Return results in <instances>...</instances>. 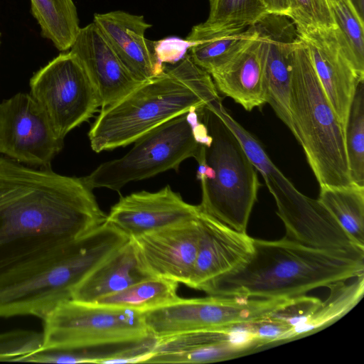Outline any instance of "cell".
Listing matches in <instances>:
<instances>
[{
    "instance_id": "34",
    "label": "cell",
    "mask_w": 364,
    "mask_h": 364,
    "mask_svg": "<svg viewBox=\"0 0 364 364\" xmlns=\"http://www.w3.org/2000/svg\"><path fill=\"white\" fill-rule=\"evenodd\" d=\"M191 43L176 37L154 41V49L159 60L163 64H175L187 54Z\"/></svg>"
},
{
    "instance_id": "36",
    "label": "cell",
    "mask_w": 364,
    "mask_h": 364,
    "mask_svg": "<svg viewBox=\"0 0 364 364\" xmlns=\"http://www.w3.org/2000/svg\"><path fill=\"white\" fill-rule=\"evenodd\" d=\"M358 13L363 18L364 0H351Z\"/></svg>"
},
{
    "instance_id": "10",
    "label": "cell",
    "mask_w": 364,
    "mask_h": 364,
    "mask_svg": "<svg viewBox=\"0 0 364 364\" xmlns=\"http://www.w3.org/2000/svg\"><path fill=\"white\" fill-rule=\"evenodd\" d=\"M289 299L209 295L182 299L142 312L145 326L156 338L252 322L268 317Z\"/></svg>"
},
{
    "instance_id": "12",
    "label": "cell",
    "mask_w": 364,
    "mask_h": 364,
    "mask_svg": "<svg viewBox=\"0 0 364 364\" xmlns=\"http://www.w3.org/2000/svg\"><path fill=\"white\" fill-rule=\"evenodd\" d=\"M64 139L28 93L19 92L0 103V154L30 166L50 168Z\"/></svg>"
},
{
    "instance_id": "33",
    "label": "cell",
    "mask_w": 364,
    "mask_h": 364,
    "mask_svg": "<svg viewBox=\"0 0 364 364\" xmlns=\"http://www.w3.org/2000/svg\"><path fill=\"white\" fill-rule=\"evenodd\" d=\"M321 302L318 298L306 295L291 298L268 317L284 322L292 329L305 323Z\"/></svg>"
},
{
    "instance_id": "35",
    "label": "cell",
    "mask_w": 364,
    "mask_h": 364,
    "mask_svg": "<svg viewBox=\"0 0 364 364\" xmlns=\"http://www.w3.org/2000/svg\"><path fill=\"white\" fill-rule=\"evenodd\" d=\"M269 14L290 16L289 0H262Z\"/></svg>"
},
{
    "instance_id": "19",
    "label": "cell",
    "mask_w": 364,
    "mask_h": 364,
    "mask_svg": "<svg viewBox=\"0 0 364 364\" xmlns=\"http://www.w3.org/2000/svg\"><path fill=\"white\" fill-rule=\"evenodd\" d=\"M93 23L137 81L146 82L164 71L166 65L156 56L154 41L145 36L152 25L142 15L120 10L96 13Z\"/></svg>"
},
{
    "instance_id": "22",
    "label": "cell",
    "mask_w": 364,
    "mask_h": 364,
    "mask_svg": "<svg viewBox=\"0 0 364 364\" xmlns=\"http://www.w3.org/2000/svg\"><path fill=\"white\" fill-rule=\"evenodd\" d=\"M152 277L132 239L94 269L73 290L71 299L93 304L139 281Z\"/></svg>"
},
{
    "instance_id": "21",
    "label": "cell",
    "mask_w": 364,
    "mask_h": 364,
    "mask_svg": "<svg viewBox=\"0 0 364 364\" xmlns=\"http://www.w3.org/2000/svg\"><path fill=\"white\" fill-rule=\"evenodd\" d=\"M253 36L224 67L210 75L218 92L250 112L266 103L264 64L259 39Z\"/></svg>"
},
{
    "instance_id": "31",
    "label": "cell",
    "mask_w": 364,
    "mask_h": 364,
    "mask_svg": "<svg viewBox=\"0 0 364 364\" xmlns=\"http://www.w3.org/2000/svg\"><path fill=\"white\" fill-rule=\"evenodd\" d=\"M43 333L16 330L0 333V361L19 362L26 355L42 350Z\"/></svg>"
},
{
    "instance_id": "37",
    "label": "cell",
    "mask_w": 364,
    "mask_h": 364,
    "mask_svg": "<svg viewBox=\"0 0 364 364\" xmlns=\"http://www.w3.org/2000/svg\"><path fill=\"white\" fill-rule=\"evenodd\" d=\"M0 45H1V33H0Z\"/></svg>"
},
{
    "instance_id": "25",
    "label": "cell",
    "mask_w": 364,
    "mask_h": 364,
    "mask_svg": "<svg viewBox=\"0 0 364 364\" xmlns=\"http://www.w3.org/2000/svg\"><path fill=\"white\" fill-rule=\"evenodd\" d=\"M41 34L61 52L70 49L80 29L73 0H30Z\"/></svg>"
},
{
    "instance_id": "26",
    "label": "cell",
    "mask_w": 364,
    "mask_h": 364,
    "mask_svg": "<svg viewBox=\"0 0 364 364\" xmlns=\"http://www.w3.org/2000/svg\"><path fill=\"white\" fill-rule=\"evenodd\" d=\"M318 200L348 235L364 248V186H321Z\"/></svg>"
},
{
    "instance_id": "2",
    "label": "cell",
    "mask_w": 364,
    "mask_h": 364,
    "mask_svg": "<svg viewBox=\"0 0 364 364\" xmlns=\"http://www.w3.org/2000/svg\"><path fill=\"white\" fill-rule=\"evenodd\" d=\"M364 274V257L312 248L283 237L253 238L252 252L232 271L203 286L208 295L291 299Z\"/></svg>"
},
{
    "instance_id": "9",
    "label": "cell",
    "mask_w": 364,
    "mask_h": 364,
    "mask_svg": "<svg viewBox=\"0 0 364 364\" xmlns=\"http://www.w3.org/2000/svg\"><path fill=\"white\" fill-rule=\"evenodd\" d=\"M30 95L62 139L88 121L101 107L98 93L77 57L62 52L36 72Z\"/></svg>"
},
{
    "instance_id": "16",
    "label": "cell",
    "mask_w": 364,
    "mask_h": 364,
    "mask_svg": "<svg viewBox=\"0 0 364 364\" xmlns=\"http://www.w3.org/2000/svg\"><path fill=\"white\" fill-rule=\"evenodd\" d=\"M200 238L197 218L131 238L146 270L188 287Z\"/></svg>"
},
{
    "instance_id": "30",
    "label": "cell",
    "mask_w": 364,
    "mask_h": 364,
    "mask_svg": "<svg viewBox=\"0 0 364 364\" xmlns=\"http://www.w3.org/2000/svg\"><path fill=\"white\" fill-rule=\"evenodd\" d=\"M326 1L358 65L364 70L363 18L358 13L351 0Z\"/></svg>"
},
{
    "instance_id": "32",
    "label": "cell",
    "mask_w": 364,
    "mask_h": 364,
    "mask_svg": "<svg viewBox=\"0 0 364 364\" xmlns=\"http://www.w3.org/2000/svg\"><path fill=\"white\" fill-rule=\"evenodd\" d=\"M289 18L297 28L337 26L326 0H289Z\"/></svg>"
},
{
    "instance_id": "6",
    "label": "cell",
    "mask_w": 364,
    "mask_h": 364,
    "mask_svg": "<svg viewBox=\"0 0 364 364\" xmlns=\"http://www.w3.org/2000/svg\"><path fill=\"white\" fill-rule=\"evenodd\" d=\"M211 141L200 144L196 161H204L200 182V210L241 232L249 218L261 183L257 171L240 142L210 105L196 110Z\"/></svg>"
},
{
    "instance_id": "27",
    "label": "cell",
    "mask_w": 364,
    "mask_h": 364,
    "mask_svg": "<svg viewBox=\"0 0 364 364\" xmlns=\"http://www.w3.org/2000/svg\"><path fill=\"white\" fill-rule=\"evenodd\" d=\"M178 283L160 277H150L126 289L99 299L93 304L124 307L144 312L177 299Z\"/></svg>"
},
{
    "instance_id": "7",
    "label": "cell",
    "mask_w": 364,
    "mask_h": 364,
    "mask_svg": "<svg viewBox=\"0 0 364 364\" xmlns=\"http://www.w3.org/2000/svg\"><path fill=\"white\" fill-rule=\"evenodd\" d=\"M198 124L196 110L182 114L141 136L122 157L101 164L82 178L92 190L119 191L128 183L177 171L184 160L198 154Z\"/></svg>"
},
{
    "instance_id": "15",
    "label": "cell",
    "mask_w": 364,
    "mask_h": 364,
    "mask_svg": "<svg viewBox=\"0 0 364 364\" xmlns=\"http://www.w3.org/2000/svg\"><path fill=\"white\" fill-rule=\"evenodd\" d=\"M252 26L262 48L266 103L295 136L290 96L291 55L299 40L296 25L287 16L268 13Z\"/></svg>"
},
{
    "instance_id": "28",
    "label": "cell",
    "mask_w": 364,
    "mask_h": 364,
    "mask_svg": "<svg viewBox=\"0 0 364 364\" xmlns=\"http://www.w3.org/2000/svg\"><path fill=\"white\" fill-rule=\"evenodd\" d=\"M345 142L351 181L364 186V80L359 82L350 105Z\"/></svg>"
},
{
    "instance_id": "5",
    "label": "cell",
    "mask_w": 364,
    "mask_h": 364,
    "mask_svg": "<svg viewBox=\"0 0 364 364\" xmlns=\"http://www.w3.org/2000/svg\"><path fill=\"white\" fill-rule=\"evenodd\" d=\"M290 112L294 137L320 187L351 183L345 126L328 100L299 38L291 55Z\"/></svg>"
},
{
    "instance_id": "3",
    "label": "cell",
    "mask_w": 364,
    "mask_h": 364,
    "mask_svg": "<svg viewBox=\"0 0 364 364\" xmlns=\"http://www.w3.org/2000/svg\"><path fill=\"white\" fill-rule=\"evenodd\" d=\"M221 98L209 73L187 53L176 65L101 109L88 136L92 149L125 146L161 124Z\"/></svg>"
},
{
    "instance_id": "23",
    "label": "cell",
    "mask_w": 364,
    "mask_h": 364,
    "mask_svg": "<svg viewBox=\"0 0 364 364\" xmlns=\"http://www.w3.org/2000/svg\"><path fill=\"white\" fill-rule=\"evenodd\" d=\"M253 33L252 26L247 28L215 27L201 23L193 26L186 38L191 43L188 54L196 65L211 75L229 63Z\"/></svg>"
},
{
    "instance_id": "13",
    "label": "cell",
    "mask_w": 364,
    "mask_h": 364,
    "mask_svg": "<svg viewBox=\"0 0 364 364\" xmlns=\"http://www.w3.org/2000/svg\"><path fill=\"white\" fill-rule=\"evenodd\" d=\"M296 29L328 100L346 126L356 87L364 80V70L338 26Z\"/></svg>"
},
{
    "instance_id": "29",
    "label": "cell",
    "mask_w": 364,
    "mask_h": 364,
    "mask_svg": "<svg viewBox=\"0 0 364 364\" xmlns=\"http://www.w3.org/2000/svg\"><path fill=\"white\" fill-rule=\"evenodd\" d=\"M209 15L205 25L247 28L268 14L262 0H208Z\"/></svg>"
},
{
    "instance_id": "11",
    "label": "cell",
    "mask_w": 364,
    "mask_h": 364,
    "mask_svg": "<svg viewBox=\"0 0 364 364\" xmlns=\"http://www.w3.org/2000/svg\"><path fill=\"white\" fill-rule=\"evenodd\" d=\"M262 176L275 200L277 214L286 230L284 237L312 248L364 257V248L348 235L319 200L298 191L274 164L266 168Z\"/></svg>"
},
{
    "instance_id": "24",
    "label": "cell",
    "mask_w": 364,
    "mask_h": 364,
    "mask_svg": "<svg viewBox=\"0 0 364 364\" xmlns=\"http://www.w3.org/2000/svg\"><path fill=\"white\" fill-rule=\"evenodd\" d=\"M346 281L334 282L327 287L330 293L304 324L289 331L283 341H289L309 336L331 325L353 309L361 300L364 294V274Z\"/></svg>"
},
{
    "instance_id": "20",
    "label": "cell",
    "mask_w": 364,
    "mask_h": 364,
    "mask_svg": "<svg viewBox=\"0 0 364 364\" xmlns=\"http://www.w3.org/2000/svg\"><path fill=\"white\" fill-rule=\"evenodd\" d=\"M198 221V248L188 287L200 290L208 282L245 261L252 252L253 238L201 210Z\"/></svg>"
},
{
    "instance_id": "8",
    "label": "cell",
    "mask_w": 364,
    "mask_h": 364,
    "mask_svg": "<svg viewBox=\"0 0 364 364\" xmlns=\"http://www.w3.org/2000/svg\"><path fill=\"white\" fill-rule=\"evenodd\" d=\"M43 321L42 350L136 342L151 335L141 311L73 299L58 304Z\"/></svg>"
},
{
    "instance_id": "1",
    "label": "cell",
    "mask_w": 364,
    "mask_h": 364,
    "mask_svg": "<svg viewBox=\"0 0 364 364\" xmlns=\"http://www.w3.org/2000/svg\"><path fill=\"white\" fill-rule=\"evenodd\" d=\"M106 220L82 178L0 156V281L56 257Z\"/></svg>"
},
{
    "instance_id": "17",
    "label": "cell",
    "mask_w": 364,
    "mask_h": 364,
    "mask_svg": "<svg viewBox=\"0 0 364 364\" xmlns=\"http://www.w3.org/2000/svg\"><path fill=\"white\" fill-rule=\"evenodd\" d=\"M200 212L198 205L186 203L167 185L156 192L143 191L122 196L106 221L131 239L196 218Z\"/></svg>"
},
{
    "instance_id": "4",
    "label": "cell",
    "mask_w": 364,
    "mask_h": 364,
    "mask_svg": "<svg viewBox=\"0 0 364 364\" xmlns=\"http://www.w3.org/2000/svg\"><path fill=\"white\" fill-rule=\"evenodd\" d=\"M127 239L105 222L56 257L0 282V317L31 315L42 320Z\"/></svg>"
},
{
    "instance_id": "14",
    "label": "cell",
    "mask_w": 364,
    "mask_h": 364,
    "mask_svg": "<svg viewBox=\"0 0 364 364\" xmlns=\"http://www.w3.org/2000/svg\"><path fill=\"white\" fill-rule=\"evenodd\" d=\"M264 346L254 332L252 321L157 338L144 363H215L235 358Z\"/></svg>"
},
{
    "instance_id": "18",
    "label": "cell",
    "mask_w": 364,
    "mask_h": 364,
    "mask_svg": "<svg viewBox=\"0 0 364 364\" xmlns=\"http://www.w3.org/2000/svg\"><path fill=\"white\" fill-rule=\"evenodd\" d=\"M70 51L80 60L95 87L101 109L120 100L142 83L129 73L93 22L80 28Z\"/></svg>"
}]
</instances>
